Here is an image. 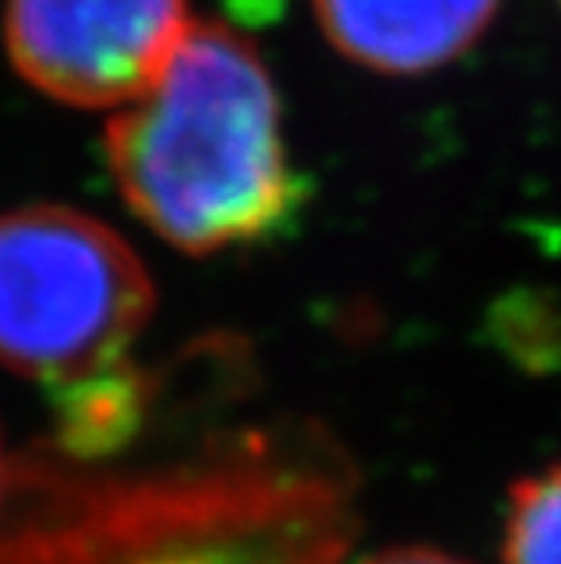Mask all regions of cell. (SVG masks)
Instances as JSON below:
<instances>
[{
  "mask_svg": "<svg viewBox=\"0 0 561 564\" xmlns=\"http://www.w3.org/2000/svg\"><path fill=\"white\" fill-rule=\"evenodd\" d=\"M136 248L66 204L0 215V365L52 387H91L125 368L153 317Z\"/></svg>",
  "mask_w": 561,
  "mask_h": 564,
  "instance_id": "7a4b0ae2",
  "label": "cell"
},
{
  "mask_svg": "<svg viewBox=\"0 0 561 564\" xmlns=\"http://www.w3.org/2000/svg\"><path fill=\"white\" fill-rule=\"evenodd\" d=\"M504 564H561V463L543 466L510 488Z\"/></svg>",
  "mask_w": 561,
  "mask_h": 564,
  "instance_id": "5b68a950",
  "label": "cell"
},
{
  "mask_svg": "<svg viewBox=\"0 0 561 564\" xmlns=\"http://www.w3.org/2000/svg\"><path fill=\"white\" fill-rule=\"evenodd\" d=\"M504 0H310L321 37L379 77L438 74L493 30Z\"/></svg>",
  "mask_w": 561,
  "mask_h": 564,
  "instance_id": "277c9868",
  "label": "cell"
},
{
  "mask_svg": "<svg viewBox=\"0 0 561 564\" xmlns=\"http://www.w3.org/2000/svg\"><path fill=\"white\" fill-rule=\"evenodd\" d=\"M26 485H30V466L15 459V452L4 441V430H0V535L8 528V513H15V507L22 502Z\"/></svg>",
  "mask_w": 561,
  "mask_h": 564,
  "instance_id": "8992f818",
  "label": "cell"
},
{
  "mask_svg": "<svg viewBox=\"0 0 561 564\" xmlns=\"http://www.w3.org/2000/svg\"><path fill=\"white\" fill-rule=\"evenodd\" d=\"M190 0H4L11 69L44 99L121 110L139 99L194 26Z\"/></svg>",
  "mask_w": 561,
  "mask_h": 564,
  "instance_id": "3957f363",
  "label": "cell"
},
{
  "mask_svg": "<svg viewBox=\"0 0 561 564\" xmlns=\"http://www.w3.org/2000/svg\"><path fill=\"white\" fill-rule=\"evenodd\" d=\"M103 147L128 208L186 256L270 241L306 197L270 66L219 19L190 26L161 77L114 110Z\"/></svg>",
  "mask_w": 561,
  "mask_h": 564,
  "instance_id": "6da1fadb",
  "label": "cell"
},
{
  "mask_svg": "<svg viewBox=\"0 0 561 564\" xmlns=\"http://www.w3.org/2000/svg\"><path fill=\"white\" fill-rule=\"evenodd\" d=\"M362 564H467V561L452 557L445 550H431V546H390V550H379L373 557H365Z\"/></svg>",
  "mask_w": 561,
  "mask_h": 564,
  "instance_id": "52a82bcc",
  "label": "cell"
},
{
  "mask_svg": "<svg viewBox=\"0 0 561 564\" xmlns=\"http://www.w3.org/2000/svg\"><path fill=\"white\" fill-rule=\"evenodd\" d=\"M558 8H561V0H558Z\"/></svg>",
  "mask_w": 561,
  "mask_h": 564,
  "instance_id": "ba28073f",
  "label": "cell"
}]
</instances>
